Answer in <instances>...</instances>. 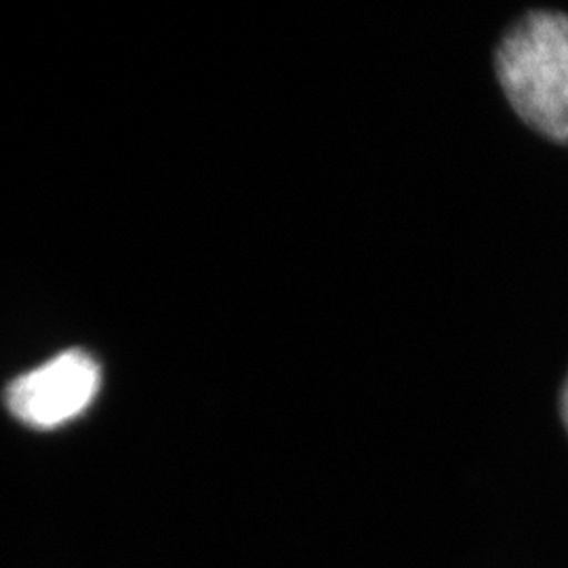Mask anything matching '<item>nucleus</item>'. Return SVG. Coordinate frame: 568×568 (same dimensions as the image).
<instances>
[{
    "mask_svg": "<svg viewBox=\"0 0 568 568\" xmlns=\"http://www.w3.org/2000/svg\"><path fill=\"white\" fill-rule=\"evenodd\" d=\"M495 74L516 116L554 143H568V16L528 11L495 49Z\"/></svg>",
    "mask_w": 568,
    "mask_h": 568,
    "instance_id": "f257e3e1",
    "label": "nucleus"
},
{
    "mask_svg": "<svg viewBox=\"0 0 568 568\" xmlns=\"http://www.w3.org/2000/svg\"><path fill=\"white\" fill-rule=\"evenodd\" d=\"M102 384L100 365L87 352L70 349L7 387V406L23 424L58 427L79 417Z\"/></svg>",
    "mask_w": 568,
    "mask_h": 568,
    "instance_id": "f03ea898",
    "label": "nucleus"
},
{
    "mask_svg": "<svg viewBox=\"0 0 568 568\" xmlns=\"http://www.w3.org/2000/svg\"><path fill=\"white\" fill-rule=\"evenodd\" d=\"M560 417H562V424H565L568 432V375L565 379V386H562V394H560Z\"/></svg>",
    "mask_w": 568,
    "mask_h": 568,
    "instance_id": "7ed1b4c3",
    "label": "nucleus"
}]
</instances>
